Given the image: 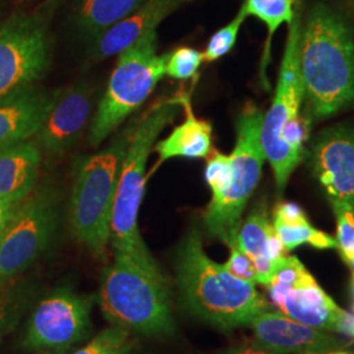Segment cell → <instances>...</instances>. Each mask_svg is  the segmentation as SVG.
Returning <instances> with one entry per match:
<instances>
[{"mask_svg": "<svg viewBox=\"0 0 354 354\" xmlns=\"http://www.w3.org/2000/svg\"><path fill=\"white\" fill-rule=\"evenodd\" d=\"M127 354H134V353H130V352H129V353H127Z\"/></svg>", "mask_w": 354, "mask_h": 354, "instance_id": "cell-34", "label": "cell"}, {"mask_svg": "<svg viewBox=\"0 0 354 354\" xmlns=\"http://www.w3.org/2000/svg\"><path fill=\"white\" fill-rule=\"evenodd\" d=\"M273 227L279 235L286 252L294 251L302 244H310L317 250H332L336 248V239L328 234L314 227L308 218L295 223H283L273 221Z\"/></svg>", "mask_w": 354, "mask_h": 354, "instance_id": "cell-23", "label": "cell"}, {"mask_svg": "<svg viewBox=\"0 0 354 354\" xmlns=\"http://www.w3.org/2000/svg\"><path fill=\"white\" fill-rule=\"evenodd\" d=\"M102 314L113 326L147 336L174 332L169 294L162 273H153L122 253L102 273Z\"/></svg>", "mask_w": 354, "mask_h": 354, "instance_id": "cell-6", "label": "cell"}, {"mask_svg": "<svg viewBox=\"0 0 354 354\" xmlns=\"http://www.w3.org/2000/svg\"><path fill=\"white\" fill-rule=\"evenodd\" d=\"M28 307V299L24 295L8 294L0 298V344L12 330Z\"/></svg>", "mask_w": 354, "mask_h": 354, "instance_id": "cell-28", "label": "cell"}, {"mask_svg": "<svg viewBox=\"0 0 354 354\" xmlns=\"http://www.w3.org/2000/svg\"><path fill=\"white\" fill-rule=\"evenodd\" d=\"M50 64L45 15H15L0 26V99L32 86Z\"/></svg>", "mask_w": 354, "mask_h": 354, "instance_id": "cell-9", "label": "cell"}, {"mask_svg": "<svg viewBox=\"0 0 354 354\" xmlns=\"http://www.w3.org/2000/svg\"><path fill=\"white\" fill-rule=\"evenodd\" d=\"M336 216V250L354 272V207L344 203H330Z\"/></svg>", "mask_w": 354, "mask_h": 354, "instance_id": "cell-25", "label": "cell"}, {"mask_svg": "<svg viewBox=\"0 0 354 354\" xmlns=\"http://www.w3.org/2000/svg\"><path fill=\"white\" fill-rule=\"evenodd\" d=\"M21 203H11V201L0 198V236L4 232L6 227L8 226L10 221L12 219L13 214L16 213L19 205Z\"/></svg>", "mask_w": 354, "mask_h": 354, "instance_id": "cell-30", "label": "cell"}, {"mask_svg": "<svg viewBox=\"0 0 354 354\" xmlns=\"http://www.w3.org/2000/svg\"><path fill=\"white\" fill-rule=\"evenodd\" d=\"M146 0H82L76 23L84 36L96 39L137 11Z\"/></svg>", "mask_w": 354, "mask_h": 354, "instance_id": "cell-21", "label": "cell"}, {"mask_svg": "<svg viewBox=\"0 0 354 354\" xmlns=\"http://www.w3.org/2000/svg\"><path fill=\"white\" fill-rule=\"evenodd\" d=\"M134 125L102 151L79 156L74 165L71 227L76 239L96 256H102L111 241L115 190Z\"/></svg>", "mask_w": 354, "mask_h": 354, "instance_id": "cell-4", "label": "cell"}, {"mask_svg": "<svg viewBox=\"0 0 354 354\" xmlns=\"http://www.w3.org/2000/svg\"><path fill=\"white\" fill-rule=\"evenodd\" d=\"M57 210L46 194H29L0 236V285L23 273L48 248Z\"/></svg>", "mask_w": 354, "mask_h": 354, "instance_id": "cell-10", "label": "cell"}, {"mask_svg": "<svg viewBox=\"0 0 354 354\" xmlns=\"http://www.w3.org/2000/svg\"><path fill=\"white\" fill-rule=\"evenodd\" d=\"M228 248H230V257L223 266L232 276L238 279L259 283V274L252 260L245 253L241 252L235 244L230 245Z\"/></svg>", "mask_w": 354, "mask_h": 354, "instance_id": "cell-29", "label": "cell"}, {"mask_svg": "<svg viewBox=\"0 0 354 354\" xmlns=\"http://www.w3.org/2000/svg\"><path fill=\"white\" fill-rule=\"evenodd\" d=\"M176 270L183 304L215 328L250 327L254 317L269 310L256 283L232 276L206 254L197 228L190 230L178 248Z\"/></svg>", "mask_w": 354, "mask_h": 354, "instance_id": "cell-1", "label": "cell"}, {"mask_svg": "<svg viewBox=\"0 0 354 354\" xmlns=\"http://www.w3.org/2000/svg\"><path fill=\"white\" fill-rule=\"evenodd\" d=\"M295 0H245L241 6V10L247 13V16H254L261 20L268 29L266 49L261 61V80L266 84V66L270 61V46L272 39L283 23L290 26L295 19V13L292 10Z\"/></svg>", "mask_w": 354, "mask_h": 354, "instance_id": "cell-22", "label": "cell"}, {"mask_svg": "<svg viewBox=\"0 0 354 354\" xmlns=\"http://www.w3.org/2000/svg\"><path fill=\"white\" fill-rule=\"evenodd\" d=\"M59 91L33 86L15 91L0 99V150L28 142L37 136Z\"/></svg>", "mask_w": 354, "mask_h": 354, "instance_id": "cell-16", "label": "cell"}, {"mask_svg": "<svg viewBox=\"0 0 354 354\" xmlns=\"http://www.w3.org/2000/svg\"><path fill=\"white\" fill-rule=\"evenodd\" d=\"M254 340L279 354H323L346 349L351 342L337 333L314 328L279 311L266 310L250 324Z\"/></svg>", "mask_w": 354, "mask_h": 354, "instance_id": "cell-13", "label": "cell"}, {"mask_svg": "<svg viewBox=\"0 0 354 354\" xmlns=\"http://www.w3.org/2000/svg\"><path fill=\"white\" fill-rule=\"evenodd\" d=\"M175 97L156 102L136 122L121 165L111 221L114 252L122 253L145 269L162 273L145 244L138 228V215L147 180V162L160 133L178 113Z\"/></svg>", "mask_w": 354, "mask_h": 354, "instance_id": "cell-3", "label": "cell"}, {"mask_svg": "<svg viewBox=\"0 0 354 354\" xmlns=\"http://www.w3.org/2000/svg\"><path fill=\"white\" fill-rule=\"evenodd\" d=\"M130 330L112 326L96 335L88 344L73 354H127L131 349Z\"/></svg>", "mask_w": 354, "mask_h": 354, "instance_id": "cell-24", "label": "cell"}, {"mask_svg": "<svg viewBox=\"0 0 354 354\" xmlns=\"http://www.w3.org/2000/svg\"><path fill=\"white\" fill-rule=\"evenodd\" d=\"M175 100L185 111V120L165 140L155 143L153 150L158 153L156 165H163L174 158H207L212 152L213 127L210 122L196 117L190 102V92L178 93Z\"/></svg>", "mask_w": 354, "mask_h": 354, "instance_id": "cell-19", "label": "cell"}, {"mask_svg": "<svg viewBox=\"0 0 354 354\" xmlns=\"http://www.w3.org/2000/svg\"><path fill=\"white\" fill-rule=\"evenodd\" d=\"M245 17H247V13L241 8V11L231 23H228L227 26H223L213 35V37L210 38L207 44L206 50L203 53V61L214 62L231 51L238 39L239 30Z\"/></svg>", "mask_w": 354, "mask_h": 354, "instance_id": "cell-26", "label": "cell"}, {"mask_svg": "<svg viewBox=\"0 0 354 354\" xmlns=\"http://www.w3.org/2000/svg\"><path fill=\"white\" fill-rule=\"evenodd\" d=\"M299 38V19H294L289 26L274 99L263 117L260 131L261 147L266 162L273 169L279 192L285 189L291 174L301 163L310 130V121L299 113L304 102L298 62Z\"/></svg>", "mask_w": 354, "mask_h": 354, "instance_id": "cell-5", "label": "cell"}, {"mask_svg": "<svg viewBox=\"0 0 354 354\" xmlns=\"http://www.w3.org/2000/svg\"><path fill=\"white\" fill-rule=\"evenodd\" d=\"M313 168L330 203L354 207V131L336 127L323 133L313 149Z\"/></svg>", "mask_w": 354, "mask_h": 354, "instance_id": "cell-14", "label": "cell"}, {"mask_svg": "<svg viewBox=\"0 0 354 354\" xmlns=\"http://www.w3.org/2000/svg\"><path fill=\"white\" fill-rule=\"evenodd\" d=\"M263 117V112L253 104H247L241 111L227 174L210 189L212 200L203 214L206 232L227 247L236 241L244 209L260 181L266 162L260 142Z\"/></svg>", "mask_w": 354, "mask_h": 354, "instance_id": "cell-7", "label": "cell"}, {"mask_svg": "<svg viewBox=\"0 0 354 354\" xmlns=\"http://www.w3.org/2000/svg\"><path fill=\"white\" fill-rule=\"evenodd\" d=\"M91 301L70 289H59L41 301L28 322L24 346L64 353L88 336Z\"/></svg>", "mask_w": 354, "mask_h": 354, "instance_id": "cell-11", "label": "cell"}, {"mask_svg": "<svg viewBox=\"0 0 354 354\" xmlns=\"http://www.w3.org/2000/svg\"><path fill=\"white\" fill-rule=\"evenodd\" d=\"M91 89L83 84L59 92L37 134V145L53 156L71 149L88 124Z\"/></svg>", "mask_w": 354, "mask_h": 354, "instance_id": "cell-15", "label": "cell"}, {"mask_svg": "<svg viewBox=\"0 0 354 354\" xmlns=\"http://www.w3.org/2000/svg\"><path fill=\"white\" fill-rule=\"evenodd\" d=\"M352 299H353V310H354V272L352 274Z\"/></svg>", "mask_w": 354, "mask_h": 354, "instance_id": "cell-33", "label": "cell"}, {"mask_svg": "<svg viewBox=\"0 0 354 354\" xmlns=\"http://www.w3.org/2000/svg\"><path fill=\"white\" fill-rule=\"evenodd\" d=\"M222 354H279L272 352V351H268L264 346L259 345L257 342H253V344H241V345H236V346H232L227 349L225 353Z\"/></svg>", "mask_w": 354, "mask_h": 354, "instance_id": "cell-31", "label": "cell"}, {"mask_svg": "<svg viewBox=\"0 0 354 354\" xmlns=\"http://www.w3.org/2000/svg\"><path fill=\"white\" fill-rule=\"evenodd\" d=\"M203 62V54L192 48H178L171 54H167L165 75L177 80H188L197 75V71Z\"/></svg>", "mask_w": 354, "mask_h": 354, "instance_id": "cell-27", "label": "cell"}, {"mask_svg": "<svg viewBox=\"0 0 354 354\" xmlns=\"http://www.w3.org/2000/svg\"><path fill=\"white\" fill-rule=\"evenodd\" d=\"M323 354H354V352H349L346 349H337V351H329Z\"/></svg>", "mask_w": 354, "mask_h": 354, "instance_id": "cell-32", "label": "cell"}, {"mask_svg": "<svg viewBox=\"0 0 354 354\" xmlns=\"http://www.w3.org/2000/svg\"><path fill=\"white\" fill-rule=\"evenodd\" d=\"M269 298L279 311L306 326L354 339V314L342 310L306 269L288 285H268Z\"/></svg>", "mask_w": 354, "mask_h": 354, "instance_id": "cell-12", "label": "cell"}, {"mask_svg": "<svg viewBox=\"0 0 354 354\" xmlns=\"http://www.w3.org/2000/svg\"><path fill=\"white\" fill-rule=\"evenodd\" d=\"M41 159V149L35 142L0 150V198L24 201L35 189Z\"/></svg>", "mask_w": 354, "mask_h": 354, "instance_id": "cell-20", "label": "cell"}, {"mask_svg": "<svg viewBox=\"0 0 354 354\" xmlns=\"http://www.w3.org/2000/svg\"><path fill=\"white\" fill-rule=\"evenodd\" d=\"M120 58L89 129V145L100 146L146 102L165 75L167 54L156 51V32L140 38Z\"/></svg>", "mask_w": 354, "mask_h": 354, "instance_id": "cell-8", "label": "cell"}, {"mask_svg": "<svg viewBox=\"0 0 354 354\" xmlns=\"http://www.w3.org/2000/svg\"><path fill=\"white\" fill-rule=\"evenodd\" d=\"M184 0H146L137 11L95 39L93 58L105 59L121 54L174 12Z\"/></svg>", "mask_w": 354, "mask_h": 354, "instance_id": "cell-17", "label": "cell"}, {"mask_svg": "<svg viewBox=\"0 0 354 354\" xmlns=\"http://www.w3.org/2000/svg\"><path fill=\"white\" fill-rule=\"evenodd\" d=\"M299 75L307 111L328 117L354 102V41L324 6L310 13L299 38Z\"/></svg>", "mask_w": 354, "mask_h": 354, "instance_id": "cell-2", "label": "cell"}, {"mask_svg": "<svg viewBox=\"0 0 354 354\" xmlns=\"http://www.w3.org/2000/svg\"><path fill=\"white\" fill-rule=\"evenodd\" d=\"M235 245L252 260L259 274V283L264 286L269 283L273 264L286 254L264 203L257 205L241 222Z\"/></svg>", "mask_w": 354, "mask_h": 354, "instance_id": "cell-18", "label": "cell"}]
</instances>
